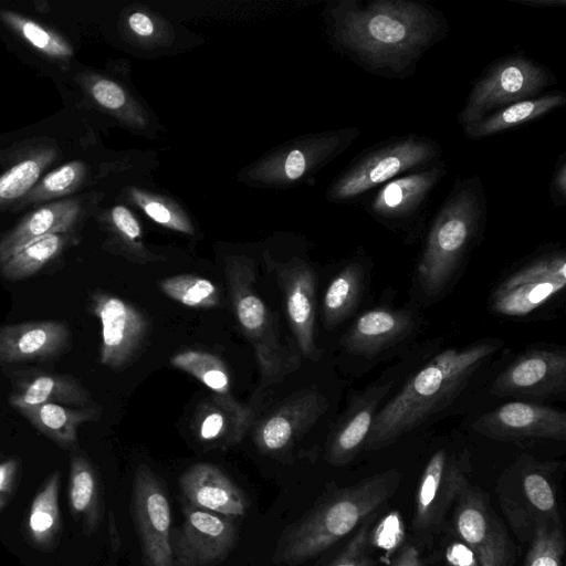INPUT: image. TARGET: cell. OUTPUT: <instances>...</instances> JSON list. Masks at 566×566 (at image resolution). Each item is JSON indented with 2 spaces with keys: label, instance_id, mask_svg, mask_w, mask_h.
I'll list each match as a JSON object with an SVG mask.
<instances>
[{
  "label": "cell",
  "instance_id": "cell-1",
  "mask_svg": "<svg viewBox=\"0 0 566 566\" xmlns=\"http://www.w3.org/2000/svg\"><path fill=\"white\" fill-rule=\"evenodd\" d=\"M333 18L336 41L346 55L385 78L412 76L424 53L449 32L439 9L413 0H343Z\"/></svg>",
  "mask_w": 566,
  "mask_h": 566
},
{
  "label": "cell",
  "instance_id": "cell-2",
  "mask_svg": "<svg viewBox=\"0 0 566 566\" xmlns=\"http://www.w3.org/2000/svg\"><path fill=\"white\" fill-rule=\"evenodd\" d=\"M501 345L499 339H485L437 354L379 408L364 450L375 451L395 443L444 409Z\"/></svg>",
  "mask_w": 566,
  "mask_h": 566
},
{
  "label": "cell",
  "instance_id": "cell-3",
  "mask_svg": "<svg viewBox=\"0 0 566 566\" xmlns=\"http://www.w3.org/2000/svg\"><path fill=\"white\" fill-rule=\"evenodd\" d=\"M400 482L401 473L390 469L336 489L283 533L274 563L295 566L317 557L378 513Z\"/></svg>",
  "mask_w": 566,
  "mask_h": 566
},
{
  "label": "cell",
  "instance_id": "cell-4",
  "mask_svg": "<svg viewBox=\"0 0 566 566\" xmlns=\"http://www.w3.org/2000/svg\"><path fill=\"white\" fill-rule=\"evenodd\" d=\"M486 218L488 198L480 176L458 177L429 226L417 264L424 296L434 298L446 290L481 239Z\"/></svg>",
  "mask_w": 566,
  "mask_h": 566
},
{
  "label": "cell",
  "instance_id": "cell-5",
  "mask_svg": "<svg viewBox=\"0 0 566 566\" xmlns=\"http://www.w3.org/2000/svg\"><path fill=\"white\" fill-rule=\"evenodd\" d=\"M226 280L234 316L250 342L260 371L258 392L282 382L300 366V358L280 340L273 315L255 292V270L244 258L226 265Z\"/></svg>",
  "mask_w": 566,
  "mask_h": 566
},
{
  "label": "cell",
  "instance_id": "cell-6",
  "mask_svg": "<svg viewBox=\"0 0 566 566\" xmlns=\"http://www.w3.org/2000/svg\"><path fill=\"white\" fill-rule=\"evenodd\" d=\"M555 470L556 463L524 454L497 480L500 509L522 543H528L543 525H563Z\"/></svg>",
  "mask_w": 566,
  "mask_h": 566
},
{
  "label": "cell",
  "instance_id": "cell-7",
  "mask_svg": "<svg viewBox=\"0 0 566 566\" xmlns=\"http://www.w3.org/2000/svg\"><path fill=\"white\" fill-rule=\"evenodd\" d=\"M442 148L431 137L406 134L392 136L360 151L332 186L336 201L360 197L405 174L441 159Z\"/></svg>",
  "mask_w": 566,
  "mask_h": 566
},
{
  "label": "cell",
  "instance_id": "cell-8",
  "mask_svg": "<svg viewBox=\"0 0 566 566\" xmlns=\"http://www.w3.org/2000/svg\"><path fill=\"white\" fill-rule=\"evenodd\" d=\"M556 83L554 74L524 53L492 61L472 84L458 123L463 128L513 103L541 95Z\"/></svg>",
  "mask_w": 566,
  "mask_h": 566
},
{
  "label": "cell",
  "instance_id": "cell-9",
  "mask_svg": "<svg viewBox=\"0 0 566 566\" xmlns=\"http://www.w3.org/2000/svg\"><path fill=\"white\" fill-rule=\"evenodd\" d=\"M566 286V253L559 248L537 252L510 272L490 297L492 311L524 317L547 304Z\"/></svg>",
  "mask_w": 566,
  "mask_h": 566
},
{
  "label": "cell",
  "instance_id": "cell-10",
  "mask_svg": "<svg viewBox=\"0 0 566 566\" xmlns=\"http://www.w3.org/2000/svg\"><path fill=\"white\" fill-rule=\"evenodd\" d=\"M470 461L467 451L461 454L437 450L428 460L417 490L411 528L426 537L436 533L470 483Z\"/></svg>",
  "mask_w": 566,
  "mask_h": 566
},
{
  "label": "cell",
  "instance_id": "cell-11",
  "mask_svg": "<svg viewBox=\"0 0 566 566\" xmlns=\"http://www.w3.org/2000/svg\"><path fill=\"white\" fill-rule=\"evenodd\" d=\"M447 174L443 160L405 174L384 185L366 202L365 210L391 230L417 231L427 217L430 198Z\"/></svg>",
  "mask_w": 566,
  "mask_h": 566
},
{
  "label": "cell",
  "instance_id": "cell-12",
  "mask_svg": "<svg viewBox=\"0 0 566 566\" xmlns=\"http://www.w3.org/2000/svg\"><path fill=\"white\" fill-rule=\"evenodd\" d=\"M453 527L476 566H513L514 549L504 524L486 496L470 483L453 505Z\"/></svg>",
  "mask_w": 566,
  "mask_h": 566
},
{
  "label": "cell",
  "instance_id": "cell-13",
  "mask_svg": "<svg viewBox=\"0 0 566 566\" xmlns=\"http://www.w3.org/2000/svg\"><path fill=\"white\" fill-rule=\"evenodd\" d=\"M132 510L145 566H174L171 510L166 490L148 465L134 474Z\"/></svg>",
  "mask_w": 566,
  "mask_h": 566
},
{
  "label": "cell",
  "instance_id": "cell-14",
  "mask_svg": "<svg viewBox=\"0 0 566 566\" xmlns=\"http://www.w3.org/2000/svg\"><path fill=\"white\" fill-rule=\"evenodd\" d=\"M233 518L184 503V522L171 531L174 566H217L234 549Z\"/></svg>",
  "mask_w": 566,
  "mask_h": 566
},
{
  "label": "cell",
  "instance_id": "cell-15",
  "mask_svg": "<svg viewBox=\"0 0 566 566\" xmlns=\"http://www.w3.org/2000/svg\"><path fill=\"white\" fill-rule=\"evenodd\" d=\"M91 308L102 326L101 363L113 370L130 365L140 354L149 335L147 316L123 298L95 291Z\"/></svg>",
  "mask_w": 566,
  "mask_h": 566
},
{
  "label": "cell",
  "instance_id": "cell-16",
  "mask_svg": "<svg viewBox=\"0 0 566 566\" xmlns=\"http://www.w3.org/2000/svg\"><path fill=\"white\" fill-rule=\"evenodd\" d=\"M472 428L475 432L499 441H564L566 413L553 407L516 400L481 415Z\"/></svg>",
  "mask_w": 566,
  "mask_h": 566
},
{
  "label": "cell",
  "instance_id": "cell-17",
  "mask_svg": "<svg viewBox=\"0 0 566 566\" xmlns=\"http://www.w3.org/2000/svg\"><path fill=\"white\" fill-rule=\"evenodd\" d=\"M566 390V350L534 348L514 359L494 379L491 392L497 397L544 399Z\"/></svg>",
  "mask_w": 566,
  "mask_h": 566
},
{
  "label": "cell",
  "instance_id": "cell-18",
  "mask_svg": "<svg viewBox=\"0 0 566 566\" xmlns=\"http://www.w3.org/2000/svg\"><path fill=\"white\" fill-rule=\"evenodd\" d=\"M326 398L313 389L300 390L265 416L254 431V443L264 454L285 452L325 413Z\"/></svg>",
  "mask_w": 566,
  "mask_h": 566
},
{
  "label": "cell",
  "instance_id": "cell-19",
  "mask_svg": "<svg viewBox=\"0 0 566 566\" xmlns=\"http://www.w3.org/2000/svg\"><path fill=\"white\" fill-rule=\"evenodd\" d=\"M277 281L282 289L286 317L300 352L311 360L321 357L315 343L316 276L303 262L277 268Z\"/></svg>",
  "mask_w": 566,
  "mask_h": 566
},
{
  "label": "cell",
  "instance_id": "cell-20",
  "mask_svg": "<svg viewBox=\"0 0 566 566\" xmlns=\"http://www.w3.org/2000/svg\"><path fill=\"white\" fill-rule=\"evenodd\" d=\"M391 387L392 382L373 384L353 396L329 436L326 447L328 463L345 465L364 450L379 406Z\"/></svg>",
  "mask_w": 566,
  "mask_h": 566
},
{
  "label": "cell",
  "instance_id": "cell-21",
  "mask_svg": "<svg viewBox=\"0 0 566 566\" xmlns=\"http://www.w3.org/2000/svg\"><path fill=\"white\" fill-rule=\"evenodd\" d=\"M185 503L231 518L244 516L249 510L245 493L217 465L200 462L179 476Z\"/></svg>",
  "mask_w": 566,
  "mask_h": 566
},
{
  "label": "cell",
  "instance_id": "cell-22",
  "mask_svg": "<svg viewBox=\"0 0 566 566\" xmlns=\"http://www.w3.org/2000/svg\"><path fill=\"white\" fill-rule=\"evenodd\" d=\"M415 326L410 311L375 307L357 316L339 343L345 352L371 359L407 338Z\"/></svg>",
  "mask_w": 566,
  "mask_h": 566
},
{
  "label": "cell",
  "instance_id": "cell-23",
  "mask_svg": "<svg viewBox=\"0 0 566 566\" xmlns=\"http://www.w3.org/2000/svg\"><path fill=\"white\" fill-rule=\"evenodd\" d=\"M71 332L61 321H31L0 326V363L48 360L70 345Z\"/></svg>",
  "mask_w": 566,
  "mask_h": 566
},
{
  "label": "cell",
  "instance_id": "cell-24",
  "mask_svg": "<svg viewBox=\"0 0 566 566\" xmlns=\"http://www.w3.org/2000/svg\"><path fill=\"white\" fill-rule=\"evenodd\" d=\"M9 403L15 409L43 403L75 406L76 408L96 407L91 392L74 377L46 371L17 373Z\"/></svg>",
  "mask_w": 566,
  "mask_h": 566
},
{
  "label": "cell",
  "instance_id": "cell-25",
  "mask_svg": "<svg viewBox=\"0 0 566 566\" xmlns=\"http://www.w3.org/2000/svg\"><path fill=\"white\" fill-rule=\"evenodd\" d=\"M251 420V410L238 400L226 401L211 396L198 407L192 431L203 446L227 449L242 440Z\"/></svg>",
  "mask_w": 566,
  "mask_h": 566
},
{
  "label": "cell",
  "instance_id": "cell-26",
  "mask_svg": "<svg viewBox=\"0 0 566 566\" xmlns=\"http://www.w3.org/2000/svg\"><path fill=\"white\" fill-rule=\"evenodd\" d=\"M80 213L81 205L75 199L41 206L25 216L0 240V263L39 238L67 232L77 221Z\"/></svg>",
  "mask_w": 566,
  "mask_h": 566
},
{
  "label": "cell",
  "instance_id": "cell-27",
  "mask_svg": "<svg viewBox=\"0 0 566 566\" xmlns=\"http://www.w3.org/2000/svg\"><path fill=\"white\" fill-rule=\"evenodd\" d=\"M69 507L86 535L94 533L102 520L104 505L97 472L87 457L75 449L70 460Z\"/></svg>",
  "mask_w": 566,
  "mask_h": 566
},
{
  "label": "cell",
  "instance_id": "cell-28",
  "mask_svg": "<svg viewBox=\"0 0 566 566\" xmlns=\"http://www.w3.org/2000/svg\"><path fill=\"white\" fill-rule=\"evenodd\" d=\"M565 104L566 94L553 91L504 106L462 129L468 138L481 139L528 124Z\"/></svg>",
  "mask_w": 566,
  "mask_h": 566
},
{
  "label": "cell",
  "instance_id": "cell-29",
  "mask_svg": "<svg viewBox=\"0 0 566 566\" xmlns=\"http://www.w3.org/2000/svg\"><path fill=\"white\" fill-rule=\"evenodd\" d=\"M17 411L60 448L72 451L78 446L80 426L87 421H96L101 416L98 406L71 408L59 403H43Z\"/></svg>",
  "mask_w": 566,
  "mask_h": 566
},
{
  "label": "cell",
  "instance_id": "cell-30",
  "mask_svg": "<svg viewBox=\"0 0 566 566\" xmlns=\"http://www.w3.org/2000/svg\"><path fill=\"white\" fill-rule=\"evenodd\" d=\"M365 284V268L358 260L347 263L329 282L323 297V322L333 329L358 307Z\"/></svg>",
  "mask_w": 566,
  "mask_h": 566
},
{
  "label": "cell",
  "instance_id": "cell-31",
  "mask_svg": "<svg viewBox=\"0 0 566 566\" xmlns=\"http://www.w3.org/2000/svg\"><path fill=\"white\" fill-rule=\"evenodd\" d=\"M61 476L53 472L34 495L27 518L30 542L43 549L52 548L62 528L59 505Z\"/></svg>",
  "mask_w": 566,
  "mask_h": 566
},
{
  "label": "cell",
  "instance_id": "cell-32",
  "mask_svg": "<svg viewBox=\"0 0 566 566\" xmlns=\"http://www.w3.org/2000/svg\"><path fill=\"white\" fill-rule=\"evenodd\" d=\"M169 363L172 367L196 378L210 390L211 396L226 401L237 400L231 391L228 367L217 355L188 349L172 355Z\"/></svg>",
  "mask_w": 566,
  "mask_h": 566
},
{
  "label": "cell",
  "instance_id": "cell-33",
  "mask_svg": "<svg viewBox=\"0 0 566 566\" xmlns=\"http://www.w3.org/2000/svg\"><path fill=\"white\" fill-rule=\"evenodd\" d=\"M66 244L64 233L39 238L0 263V274L9 281L25 280L55 259Z\"/></svg>",
  "mask_w": 566,
  "mask_h": 566
},
{
  "label": "cell",
  "instance_id": "cell-34",
  "mask_svg": "<svg viewBox=\"0 0 566 566\" xmlns=\"http://www.w3.org/2000/svg\"><path fill=\"white\" fill-rule=\"evenodd\" d=\"M55 158V151L43 149L13 165L0 176V209L22 199Z\"/></svg>",
  "mask_w": 566,
  "mask_h": 566
},
{
  "label": "cell",
  "instance_id": "cell-35",
  "mask_svg": "<svg viewBox=\"0 0 566 566\" xmlns=\"http://www.w3.org/2000/svg\"><path fill=\"white\" fill-rule=\"evenodd\" d=\"M160 291L169 298L192 308H212L220 304V292L209 279L178 274L159 281Z\"/></svg>",
  "mask_w": 566,
  "mask_h": 566
},
{
  "label": "cell",
  "instance_id": "cell-36",
  "mask_svg": "<svg viewBox=\"0 0 566 566\" xmlns=\"http://www.w3.org/2000/svg\"><path fill=\"white\" fill-rule=\"evenodd\" d=\"M1 20L34 49L55 60H66L73 55L72 46L59 34L19 13L3 10Z\"/></svg>",
  "mask_w": 566,
  "mask_h": 566
},
{
  "label": "cell",
  "instance_id": "cell-37",
  "mask_svg": "<svg viewBox=\"0 0 566 566\" xmlns=\"http://www.w3.org/2000/svg\"><path fill=\"white\" fill-rule=\"evenodd\" d=\"M86 167L73 160L49 172L40 182L20 199L19 207L40 203L73 193L83 182Z\"/></svg>",
  "mask_w": 566,
  "mask_h": 566
},
{
  "label": "cell",
  "instance_id": "cell-38",
  "mask_svg": "<svg viewBox=\"0 0 566 566\" xmlns=\"http://www.w3.org/2000/svg\"><path fill=\"white\" fill-rule=\"evenodd\" d=\"M524 566H563L565 535L563 525H543L527 543Z\"/></svg>",
  "mask_w": 566,
  "mask_h": 566
},
{
  "label": "cell",
  "instance_id": "cell-39",
  "mask_svg": "<svg viewBox=\"0 0 566 566\" xmlns=\"http://www.w3.org/2000/svg\"><path fill=\"white\" fill-rule=\"evenodd\" d=\"M378 513L368 516L356 528L355 534L328 566H375L370 547L373 526Z\"/></svg>",
  "mask_w": 566,
  "mask_h": 566
},
{
  "label": "cell",
  "instance_id": "cell-40",
  "mask_svg": "<svg viewBox=\"0 0 566 566\" xmlns=\"http://www.w3.org/2000/svg\"><path fill=\"white\" fill-rule=\"evenodd\" d=\"M92 97L107 109H118L124 106L126 96L123 88L106 78H94L88 85Z\"/></svg>",
  "mask_w": 566,
  "mask_h": 566
},
{
  "label": "cell",
  "instance_id": "cell-41",
  "mask_svg": "<svg viewBox=\"0 0 566 566\" xmlns=\"http://www.w3.org/2000/svg\"><path fill=\"white\" fill-rule=\"evenodd\" d=\"M548 195L555 207H563L566 203V151H563L556 160L552 179L548 187Z\"/></svg>",
  "mask_w": 566,
  "mask_h": 566
},
{
  "label": "cell",
  "instance_id": "cell-42",
  "mask_svg": "<svg viewBox=\"0 0 566 566\" xmlns=\"http://www.w3.org/2000/svg\"><path fill=\"white\" fill-rule=\"evenodd\" d=\"M112 219L118 232L130 242H137L140 238V227L130 211L116 206L112 209Z\"/></svg>",
  "mask_w": 566,
  "mask_h": 566
},
{
  "label": "cell",
  "instance_id": "cell-43",
  "mask_svg": "<svg viewBox=\"0 0 566 566\" xmlns=\"http://www.w3.org/2000/svg\"><path fill=\"white\" fill-rule=\"evenodd\" d=\"M144 210L149 218H151L154 221L160 224L169 226L174 229L189 232L188 226L182 221L178 220L177 218H175L171 214L170 210L160 202L148 201L147 203H145Z\"/></svg>",
  "mask_w": 566,
  "mask_h": 566
},
{
  "label": "cell",
  "instance_id": "cell-44",
  "mask_svg": "<svg viewBox=\"0 0 566 566\" xmlns=\"http://www.w3.org/2000/svg\"><path fill=\"white\" fill-rule=\"evenodd\" d=\"M19 471L20 464L15 459L0 462V494L12 495L17 486Z\"/></svg>",
  "mask_w": 566,
  "mask_h": 566
},
{
  "label": "cell",
  "instance_id": "cell-45",
  "mask_svg": "<svg viewBox=\"0 0 566 566\" xmlns=\"http://www.w3.org/2000/svg\"><path fill=\"white\" fill-rule=\"evenodd\" d=\"M306 166L305 155L301 150L294 149L287 155L285 174L292 180L297 179L304 174Z\"/></svg>",
  "mask_w": 566,
  "mask_h": 566
},
{
  "label": "cell",
  "instance_id": "cell-46",
  "mask_svg": "<svg viewBox=\"0 0 566 566\" xmlns=\"http://www.w3.org/2000/svg\"><path fill=\"white\" fill-rule=\"evenodd\" d=\"M390 566H423L419 551L411 544L403 545L391 560Z\"/></svg>",
  "mask_w": 566,
  "mask_h": 566
},
{
  "label": "cell",
  "instance_id": "cell-47",
  "mask_svg": "<svg viewBox=\"0 0 566 566\" xmlns=\"http://www.w3.org/2000/svg\"><path fill=\"white\" fill-rule=\"evenodd\" d=\"M128 23L130 29L140 36H148L154 32V24L148 15L142 12H135L129 15Z\"/></svg>",
  "mask_w": 566,
  "mask_h": 566
},
{
  "label": "cell",
  "instance_id": "cell-48",
  "mask_svg": "<svg viewBox=\"0 0 566 566\" xmlns=\"http://www.w3.org/2000/svg\"><path fill=\"white\" fill-rule=\"evenodd\" d=\"M514 3L524 4L533 8H564L566 0H510Z\"/></svg>",
  "mask_w": 566,
  "mask_h": 566
},
{
  "label": "cell",
  "instance_id": "cell-49",
  "mask_svg": "<svg viewBox=\"0 0 566 566\" xmlns=\"http://www.w3.org/2000/svg\"><path fill=\"white\" fill-rule=\"evenodd\" d=\"M10 496L9 494H0V511L8 504Z\"/></svg>",
  "mask_w": 566,
  "mask_h": 566
}]
</instances>
